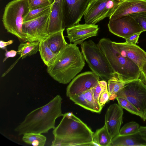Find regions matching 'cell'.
<instances>
[{
    "label": "cell",
    "instance_id": "3957f363",
    "mask_svg": "<svg viewBox=\"0 0 146 146\" xmlns=\"http://www.w3.org/2000/svg\"><path fill=\"white\" fill-rule=\"evenodd\" d=\"M76 45L68 44L47 67V73L60 83L66 84L69 83L85 66V60Z\"/></svg>",
    "mask_w": 146,
    "mask_h": 146
},
{
    "label": "cell",
    "instance_id": "5b68a950",
    "mask_svg": "<svg viewBox=\"0 0 146 146\" xmlns=\"http://www.w3.org/2000/svg\"><path fill=\"white\" fill-rule=\"evenodd\" d=\"M28 0H13L6 6L2 17L7 32L16 36L21 42H27L22 31L24 19L30 11Z\"/></svg>",
    "mask_w": 146,
    "mask_h": 146
},
{
    "label": "cell",
    "instance_id": "4dcf8cb0",
    "mask_svg": "<svg viewBox=\"0 0 146 146\" xmlns=\"http://www.w3.org/2000/svg\"><path fill=\"white\" fill-rule=\"evenodd\" d=\"M129 15L134 19L144 31H146V11Z\"/></svg>",
    "mask_w": 146,
    "mask_h": 146
},
{
    "label": "cell",
    "instance_id": "f35d334b",
    "mask_svg": "<svg viewBox=\"0 0 146 146\" xmlns=\"http://www.w3.org/2000/svg\"><path fill=\"white\" fill-rule=\"evenodd\" d=\"M50 1H54V0H49Z\"/></svg>",
    "mask_w": 146,
    "mask_h": 146
},
{
    "label": "cell",
    "instance_id": "d6a6232c",
    "mask_svg": "<svg viewBox=\"0 0 146 146\" xmlns=\"http://www.w3.org/2000/svg\"><path fill=\"white\" fill-rule=\"evenodd\" d=\"M110 94L108 89H106L101 94L99 99V103L103 107L105 104L110 100Z\"/></svg>",
    "mask_w": 146,
    "mask_h": 146
},
{
    "label": "cell",
    "instance_id": "d590c367",
    "mask_svg": "<svg viewBox=\"0 0 146 146\" xmlns=\"http://www.w3.org/2000/svg\"><path fill=\"white\" fill-rule=\"evenodd\" d=\"M139 79L146 85V63L144 65L141 70Z\"/></svg>",
    "mask_w": 146,
    "mask_h": 146
},
{
    "label": "cell",
    "instance_id": "8d00e7d4",
    "mask_svg": "<svg viewBox=\"0 0 146 146\" xmlns=\"http://www.w3.org/2000/svg\"><path fill=\"white\" fill-rule=\"evenodd\" d=\"M13 42L14 41L12 40H10L6 42L1 40L0 41V48L1 49H5L7 46L12 44Z\"/></svg>",
    "mask_w": 146,
    "mask_h": 146
},
{
    "label": "cell",
    "instance_id": "7c38bea8",
    "mask_svg": "<svg viewBox=\"0 0 146 146\" xmlns=\"http://www.w3.org/2000/svg\"><path fill=\"white\" fill-rule=\"evenodd\" d=\"M108 27L111 33L124 39L135 33L144 31L129 15L114 20H110Z\"/></svg>",
    "mask_w": 146,
    "mask_h": 146
},
{
    "label": "cell",
    "instance_id": "8fae6325",
    "mask_svg": "<svg viewBox=\"0 0 146 146\" xmlns=\"http://www.w3.org/2000/svg\"><path fill=\"white\" fill-rule=\"evenodd\" d=\"M100 81V78L92 71L82 73L75 76L67 87V97L84 93L95 87Z\"/></svg>",
    "mask_w": 146,
    "mask_h": 146
},
{
    "label": "cell",
    "instance_id": "e575fe53",
    "mask_svg": "<svg viewBox=\"0 0 146 146\" xmlns=\"http://www.w3.org/2000/svg\"><path fill=\"white\" fill-rule=\"evenodd\" d=\"M5 57L3 60V62H5L7 59L10 57H15L17 53V51L14 50H8L6 48L5 49Z\"/></svg>",
    "mask_w": 146,
    "mask_h": 146
},
{
    "label": "cell",
    "instance_id": "ac0fdd59",
    "mask_svg": "<svg viewBox=\"0 0 146 146\" xmlns=\"http://www.w3.org/2000/svg\"><path fill=\"white\" fill-rule=\"evenodd\" d=\"M109 146H146V140L139 131L129 135H119L112 138Z\"/></svg>",
    "mask_w": 146,
    "mask_h": 146
},
{
    "label": "cell",
    "instance_id": "9c48e42d",
    "mask_svg": "<svg viewBox=\"0 0 146 146\" xmlns=\"http://www.w3.org/2000/svg\"><path fill=\"white\" fill-rule=\"evenodd\" d=\"M50 11L36 18L23 22L22 31L27 42L44 41L49 36L48 29Z\"/></svg>",
    "mask_w": 146,
    "mask_h": 146
},
{
    "label": "cell",
    "instance_id": "52a82bcc",
    "mask_svg": "<svg viewBox=\"0 0 146 146\" xmlns=\"http://www.w3.org/2000/svg\"><path fill=\"white\" fill-rule=\"evenodd\" d=\"M117 97L124 98L129 102L140 113L141 119L143 121L146 120V85L139 78L123 86L117 94Z\"/></svg>",
    "mask_w": 146,
    "mask_h": 146
},
{
    "label": "cell",
    "instance_id": "6da1fadb",
    "mask_svg": "<svg viewBox=\"0 0 146 146\" xmlns=\"http://www.w3.org/2000/svg\"><path fill=\"white\" fill-rule=\"evenodd\" d=\"M53 129L52 146H93L94 132L72 112L64 114Z\"/></svg>",
    "mask_w": 146,
    "mask_h": 146
},
{
    "label": "cell",
    "instance_id": "ffe728a7",
    "mask_svg": "<svg viewBox=\"0 0 146 146\" xmlns=\"http://www.w3.org/2000/svg\"><path fill=\"white\" fill-rule=\"evenodd\" d=\"M64 31L62 30L50 35L44 41L55 53H59L68 44L66 42L63 35Z\"/></svg>",
    "mask_w": 146,
    "mask_h": 146
},
{
    "label": "cell",
    "instance_id": "f546056e",
    "mask_svg": "<svg viewBox=\"0 0 146 146\" xmlns=\"http://www.w3.org/2000/svg\"><path fill=\"white\" fill-rule=\"evenodd\" d=\"M108 88V83L105 80L99 81L98 84L92 88L95 99L99 103L100 96L102 93Z\"/></svg>",
    "mask_w": 146,
    "mask_h": 146
},
{
    "label": "cell",
    "instance_id": "2e32d148",
    "mask_svg": "<svg viewBox=\"0 0 146 146\" xmlns=\"http://www.w3.org/2000/svg\"><path fill=\"white\" fill-rule=\"evenodd\" d=\"M123 108L114 103L107 108L105 116V124L112 138L119 135L122 123Z\"/></svg>",
    "mask_w": 146,
    "mask_h": 146
},
{
    "label": "cell",
    "instance_id": "30bf717a",
    "mask_svg": "<svg viewBox=\"0 0 146 146\" xmlns=\"http://www.w3.org/2000/svg\"><path fill=\"white\" fill-rule=\"evenodd\" d=\"M90 0H63L64 28L79 23Z\"/></svg>",
    "mask_w": 146,
    "mask_h": 146
},
{
    "label": "cell",
    "instance_id": "44dd1931",
    "mask_svg": "<svg viewBox=\"0 0 146 146\" xmlns=\"http://www.w3.org/2000/svg\"><path fill=\"white\" fill-rule=\"evenodd\" d=\"M112 138L106 125L96 130L93 135V146H109Z\"/></svg>",
    "mask_w": 146,
    "mask_h": 146
},
{
    "label": "cell",
    "instance_id": "9a60e30c",
    "mask_svg": "<svg viewBox=\"0 0 146 146\" xmlns=\"http://www.w3.org/2000/svg\"><path fill=\"white\" fill-rule=\"evenodd\" d=\"M146 11V0H118L113 12L109 17L113 20L133 13Z\"/></svg>",
    "mask_w": 146,
    "mask_h": 146
},
{
    "label": "cell",
    "instance_id": "7a4b0ae2",
    "mask_svg": "<svg viewBox=\"0 0 146 146\" xmlns=\"http://www.w3.org/2000/svg\"><path fill=\"white\" fill-rule=\"evenodd\" d=\"M62 99L57 95L46 104L31 111L24 120L14 129L19 135L27 133H48L55 127L56 119L62 116L61 106Z\"/></svg>",
    "mask_w": 146,
    "mask_h": 146
},
{
    "label": "cell",
    "instance_id": "836d02e7",
    "mask_svg": "<svg viewBox=\"0 0 146 146\" xmlns=\"http://www.w3.org/2000/svg\"><path fill=\"white\" fill-rule=\"evenodd\" d=\"M142 32H139L133 34L125 38L126 42L134 44H136L138 42L140 34Z\"/></svg>",
    "mask_w": 146,
    "mask_h": 146
},
{
    "label": "cell",
    "instance_id": "5bb4252c",
    "mask_svg": "<svg viewBox=\"0 0 146 146\" xmlns=\"http://www.w3.org/2000/svg\"><path fill=\"white\" fill-rule=\"evenodd\" d=\"M99 29L98 25L79 23L67 28V37L70 43L81 44L86 39L96 36Z\"/></svg>",
    "mask_w": 146,
    "mask_h": 146
},
{
    "label": "cell",
    "instance_id": "f1b7e54d",
    "mask_svg": "<svg viewBox=\"0 0 146 146\" xmlns=\"http://www.w3.org/2000/svg\"><path fill=\"white\" fill-rule=\"evenodd\" d=\"M69 98L76 104L92 112V110L86 99L84 93L71 96Z\"/></svg>",
    "mask_w": 146,
    "mask_h": 146
},
{
    "label": "cell",
    "instance_id": "4316f807",
    "mask_svg": "<svg viewBox=\"0 0 146 146\" xmlns=\"http://www.w3.org/2000/svg\"><path fill=\"white\" fill-rule=\"evenodd\" d=\"M140 126L139 124L135 121L126 123L120 128L119 135H127L136 133L139 131Z\"/></svg>",
    "mask_w": 146,
    "mask_h": 146
},
{
    "label": "cell",
    "instance_id": "d4e9b609",
    "mask_svg": "<svg viewBox=\"0 0 146 146\" xmlns=\"http://www.w3.org/2000/svg\"><path fill=\"white\" fill-rule=\"evenodd\" d=\"M52 5L30 10L25 17L23 22L34 19L47 13L50 11Z\"/></svg>",
    "mask_w": 146,
    "mask_h": 146
},
{
    "label": "cell",
    "instance_id": "83f0119b",
    "mask_svg": "<svg viewBox=\"0 0 146 146\" xmlns=\"http://www.w3.org/2000/svg\"><path fill=\"white\" fill-rule=\"evenodd\" d=\"M118 104L123 109H124L131 113L139 117L141 119L142 116L138 110L131 103L126 99L117 97Z\"/></svg>",
    "mask_w": 146,
    "mask_h": 146
},
{
    "label": "cell",
    "instance_id": "277c9868",
    "mask_svg": "<svg viewBox=\"0 0 146 146\" xmlns=\"http://www.w3.org/2000/svg\"><path fill=\"white\" fill-rule=\"evenodd\" d=\"M112 42L109 38H103L97 44L114 71L126 80L139 78L141 70L139 66L128 58L122 56L113 47Z\"/></svg>",
    "mask_w": 146,
    "mask_h": 146
},
{
    "label": "cell",
    "instance_id": "d6986e66",
    "mask_svg": "<svg viewBox=\"0 0 146 146\" xmlns=\"http://www.w3.org/2000/svg\"><path fill=\"white\" fill-rule=\"evenodd\" d=\"M134 80L125 79L121 75L115 72L108 81L110 100H114L116 99L117 93L125 85Z\"/></svg>",
    "mask_w": 146,
    "mask_h": 146
},
{
    "label": "cell",
    "instance_id": "e0dca14e",
    "mask_svg": "<svg viewBox=\"0 0 146 146\" xmlns=\"http://www.w3.org/2000/svg\"><path fill=\"white\" fill-rule=\"evenodd\" d=\"M64 29L63 24V0H54L50 11L48 34L50 35Z\"/></svg>",
    "mask_w": 146,
    "mask_h": 146
},
{
    "label": "cell",
    "instance_id": "cb8c5ba5",
    "mask_svg": "<svg viewBox=\"0 0 146 146\" xmlns=\"http://www.w3.org/2000/svg\"><path fill=\"white\" fill-rule=\"evenodd\" d=\"M22 139L28 144L33 146H44L46 143V138L42 134L27 133L23 135Z\"/></svg>",
    "mask_w": 146,
    "mask_h": 146
},
{
    "label": "cell",
    "instance_id": "603a6c76",
    "mask_svg": "<svg viewBox=\"0 0 146 146\" xmlns=\"http://www.w3.org/2000/svg\"><path fill=\"white\" fill-rule=\"evenodd\" d=\"M42 61L47 67L54 61L58 53L53 52L44 41L40 42L39 51Z\"/></svg>",
    "mask_w": 146,
    "mask_h": 146
},
{
    "label": "cell",
    "instance_id": "484cf974",
    "mask_svg": "<svg viewBox=\"0 0 146 146\" xmlns=\"http://www.w3.org/2000/svg\"><path fill=\"white\" fill-rule=\"evenodd\" d=\"M84 94L86 99L92 110V112L100 113L103 107L95 99L92 88L85 92Z\"/></svg>",
    "mask_w": 146,
    "mask_h": 146
},
{
    "label": "cell",
    "instance_id": "74e56055",
    "mask_svg": "<svg viewBox=\"0 0 146 146\" xmlns=\"http://www.w3.org/2000/svg\"><path fill=\"white\" fill-rule=\"evenodd\" d=\"M139 131L143 137L146 140V126H140Z\"/></svg>",
    "mask_w": 146,
    "mask_h": 146
},
{
    "label": "cell",
    "instance_id": "7402d4cb",
    "mask_svg": "<svg viewBox=\"0 0 146 146\" xmlns=\"http://www.w3.org/2000/svg\"><path fill=\"white\" fill-rule=\"evenodd\" d=\"M39 41L21 42L18 47L17 54L22 59L36 54L39 51Z\"/></svg>",
    "mask_w": 146,
    "mask_h": 146
},
{
    "label": "cell",
    "instance_id": "1f68e13d",
    "mask_svg": "<svg viewBox=\"0 0 146 146\" xmlns=\"http://www.w3.org/2000/svg\"><path fill=\"white\" fill-rule=\"evenodd\" d=\"M30 10L39 7L49 6L53 1L49 0H28Z\"/></svg>",
    "mask_w": 146,
    "mask_h": 146
},
{
    "label": "cell",
    "instance_id": "8992f818",
    "mask_svg": "<svg viewBox=\"0 0 146 146\" xmlns=\"http://www.w3.org/2000/svg\"><path fill=\"white\" fill-rule=\"evenodd\" d=\"M82 53L92 71L102 80H108L115 72L98 44L91 40L81 44Z\"/></svg>",
    "mask_w": 146,
    "mask_h": 146
},
{
    "label": "cell",
    "instance_id": "ba28073f",
    "mask_svg": "<svg viewBox=\"0 0 146 146\" xmlns=\"http://www.w3.org/2000/svg\"><path fill=\"white\" fill-rule=\"evenodd\" d=\"M118 0H90L84 16L85 23L95 25L113 12Z\"/></svg>",
    "mask_w": 146,
    "mask_h": 146
},
{
    "label": "cell",
    "instance_id": "4fadbf2b",
    "mask_svg": "<svg viewBox=\"0 0 146 146\" xmlns=\"http://www.w3.org/2000/svg\"><path fill=\"white\" fill-rule=\"evenodd\" d=\"M113 47L123 56L128 58L139 67L140 70L146 63V52L136 44L126 42H112Z\"/></svg>",
    "mask_w": 146,
    "mask_h": 146
}]
</instances>
